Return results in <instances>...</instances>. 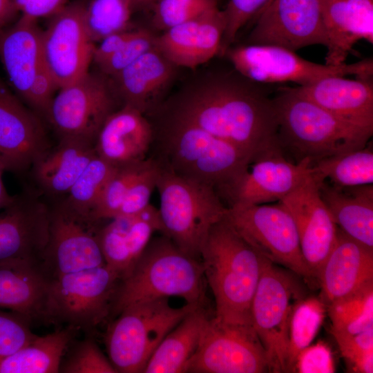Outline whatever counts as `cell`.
I'll list each match as a JSON object with an SVG mask.
<instances>
[{"instance_id": "obj_1", "label": "cell", "mask_w": 373, "mask_h": 373, "mask_svg": "<svg viewBox=\"0 0 373 373\" xmlns=\"http://www.w3.org/2000/svg\"><path fill=\"white\" fill-rule=\"evenodd\" d=\"M163 109L164 117L196 126L253 159L279 144L274 97L240 74L211 75L197 79L168 101Z\"/></svg>"}, {"instance_id": "obj_2", "label": "cell", "mask_w": 373, "mask_h": 373, "mask_svg": "<svg viewBox=\"0 0 373 373\" xmlns=\"http://www.w3.org/2000/svg\"><path fill=\"white\" fill-rule=\"evenodd\" d=\"M200 258L215 299L213 316L227 323L252 326L251 305L264 257L224 216L211 229Z\"/></svg>"}, {"instance_id": "obj_3", "label": "cell", "mask_w": 373, "mask_h": 373, "mask_svg": "<svg viewBox=\"0 0 373 373\" xmlns=\"http://www.w3.org/2000/svg\"><path fill=\"white\" fill-rule=\"evenodd\" d=\"M278 140L294 162L323 159L365 147L373 129L362 128L335 116L299 94L293 87L280 88L274 97Z\"/></svg>"}, {"instance_id": "obj_4", "label": "cell", "mask_w": 373, "mask_h": 373, "mask_svg": "<svg viewBox=\"0 0 373 373\" xmlns=\"http://www.w3.org/2000/svg\"><path fill=\"white\" fill-rule=\"evenodd\" d=\"M155 134L160 165L222 193L247 169L253 157L193 124L163 116Z\"/></svg>"}, {"instance_id": "obj_5", "label": "cell", "mask_w": 373, "mask_h": 373, "mask_svg": "<svg viewBox=\"0 0 373 373\" xmlns=\"http://www.w3.org/2000/svg\"><path fill=\"white\" fill-rule=\"evenodd\" d=\"M205 278L201 262L182 251L164 235L151 240L131 270L119 279L110 315L149 300L179 297L202 306Z\"/></svg>"}, {"instance_id": "obj_6", "label": "cell", "mask_w": 373, "mask_h": 373, "mask_svg": "<svg viewBox=\"0 0 373 373\" xmlns=\"http://www.w3.org/2000/svg\"><path fill=\"white\" fill-rule=\"evenodd\" d=\"M156 189L163 233L182 251L199 260L211 229L227 211L220 195L211 186L161 166Z\"/></svg>"}, {"instance_id": "obj_7", "label": "cell", "mask_w": 373, "mask_h": 373, "mask_svg": "<svg viewBox=\"0 0 373 373\" xmlns=\"http://www.w3.org/2000/svg\"><path fill=\"white\" fill-rule=\"evenodd\" d=\"M200 305L173 307L169 298L124 308L109 326L105 342L110 361L117 372H143L164 338L192 310Z\"/></svg>"}, {"instance_id": "obj_8", "label": "cell", "mask_w": 373, "mask_h": 373, "mask_svg": "<svg viewBox=\"0 0 373 373\" xmlns=\"http://www.w3.org/2000/svg\"><path fill=\"white\" fill-rule=\"evenodd\" d=\"M293 274L264 258L251 301V325L266 350L272 372H287L289 321L303 296Z\"/></svg>"}, {"instance_id": "obj_9", "label": "cell", "mask_w": 373, "mask_h": 373, "mask_svg": "<svg viewBox=\"0 0 373 373\" xmlns=\"http://www.w3.org/2000/svg\"><path fill=\"white\" fill-rule=\"evenodd\" d=\"M225 218L259 254L305 280L312 279L303 256L294 221L280 201L276 204H233Z\"/></svg>"}, {"instance_id": "obj_10", "label": "cell", "mask_w": 373, "mask_h": 373, "mask_svg": "<svg viewBox=\"0 0 373 373\" xmlns=\"http://www.w3.org/2000/svg\"><path fill=\"white\" fill-rule=\"evenodd\" d=\"M119 280L106 265L51 278L46 322L91 329L110 315Z\"/></svg>"}, {"instance_id": "obj_11", "label": "cell", "mask_w": 373, "mask_h": 373, "mask_svg": "<svg viewBox=\"0 0 373 373\" xmlns=\"http://www.w3.org/2000/svg\"><path fill=\"white\" fill-rule=\"evenodd\" d=\"M236 71L256 83L295 82L299 86L331 75L372 78L373 59L338 66L314 63L276 45L247 44L224 51Z\"/></svg>"}, {"instance_id": "obj_12", "label": "cell", "mask_w": 373, "mask_h": 373, "mask_svg": "<svg viewBox=\"0 0 373 373\" xmlns=\"http://www.w3.org/2000/svg\"><path fill=\"white\" fill-rule=\"evenodd\" d=\"M186 372H272L260 338L251 325L227 323L209 317Z\"/></svg>"}, {"instance_id": "obj_13", "label": "cell", "mask_w": 373, "mask_h": 373, "mask_svg": "<svg viewBox=\"0 0 373 373\" xmlns=\"http://www.w3.org/2000/svg\"><path fill=\"white\" fill-rule=\"evenodd\" d=\"M86 4L77 0L64 5L42 31L43 61L57 89L88 73L93 59L95 46L85 23Z\"/></svg>"}, {"instance_id": "obj_14", "label": "cell", "mask_w": 373, "mask_h": 373, "mask_svg": "<svg viewBox=\"0 0 373 373\" xmlns=\"http://www.w3.org/2000/svg\"><path fill=\"white\" fill-rule=\"evenodd\" d=\"M115 96L104 75L87 73L59 88L46 119L61 137L95 142L106 118L113 112Z\"/></svg>"}, {"instance_id": "obj_15", "label": "cell", "mask_w": 373, "mask_h": 373, "mask_svg": "<svg viewBox=\"0 0 373 373\" xmlns=\"http://www.w3.org/2000/svg\"><path fill=\"white\" fill-rule=\"evenodd\" d=\"M95 222L64 204L50 210L48 241L41 262L50 279L106 265Z\"/></svg>"}, {"instance_id": "obj_16", "label": "cell", "mask_w": 373, "mask_h": 373, "mask_svg": "<svg viewBox=\"0 0 373 373\" xmlns=\"http://www.w3.org/2000/svg\"><path fill=\"white\" fill-rule=\"evenodd\" d=\"M312 166L308 159H287L278 144L257 155L222 195L229 205L278 202L311 175Z\"/></svg>"}, {"instance_id": "obj_17", "label": "cell", "mask_w": 373, "mask_h": 373, "mask_svg": "<svg viewBox=\"0 0 373 373\" xmlns=\"http://www.w3.org/2000/svg\"><path fill=\"white\" fill-rule=\"evenodd\" d=\"M247 43L293 51L315 44L326 46L321 0H270L259 12Z\"/></svg>"}, {"instance_id": "obj_18", "label": "cell", "mask_w": 373, "mask_h": 373, "mask_svg": "<svg viewBox=\"0 0 373 373\" xmlns=\"http://www.w3.org/2000/svg\"><path fill=\"white\" fill-rule=\"evenodd\" d=\"M280 202L294 221L301 252L312 278L318 279L335 242L337 226L320 196L317 181L311 174Z\"/></svg>"}, {"instance_id": "obj_19", "label": "cell", "mask_w": 373, "mask_h": 373, "mask_svg": "<svg viewBox=\"0 0 373 373\" xmlns=\"http://www.w3.org/2000/svg\"><path fill=\"white\" fill-rule=\"evenodd\" d=\"M50 210L37 198L17 196L0 211V266L41 265L49 237Z\"/></svg>"}, {"instance_id": "obj_20", "label": "cell", "mask_w": 373, "mask_h": 373, "mask_svg": "<svg viewBox=\"0 0 373 373\" xmlns=\"http://www.w3.org/2000/svg\"><path fill=\"white\" fill-rule=\"evenodd\" d=\"M49 146L39 115L0 79V157L6 171L19 172L33 166Z\"/></svg>"}, {"instance_id": "obj_21", "label": "cell", "mask_w": 373, "mask_h": 373, "mask_svg": "<svg viewBox=\"0 0 373 373\" xmlns=\"http://www.w3.org/2000/svg\"><path fill=\"white\" fill-rule=\"evenodd\" d=\"M225 26L218 8L164 30L155 37V46L176 67L195 69L221 50Z\"/></svg>"}, {"instance_id": "obj_22", "label": "cell", "mask_w": 373, "mask_h": 373, "mask_svg": "<svg viewBox=\"0 0 373 373\" xmlns=\"http://www.w3.org/2000/svg\"><path fill=\"white\" fill-rule=\"evenodd\" d=\"M155 231L163 232V226L158 209L151 204L138 213L110 219L98 230L106 265L122 278L141 256Z\"/></svg>"}, {"instance_id": "obj_23", "label": "cell", "mask_w": 373, "mask_h": 373, "mask_svg": "<svg viewBox=\"0 0 373 373\" xmlns=\"http://www.w3.org/2000/svg\"><path fill=\"white\" fill-rule=\"evenodd\" d=\"M321 300L326 307L373 281V249L337 227L335 242L320 271Z\"/></svg>"}, {"instance_id": "obj_24", "label": "cell", "mask_w": 373, "mask_h": 373, "mask_svg": "<svg viewBox=\"0 0 373 373\" xmlns=\"http://www.w3.org/2000/svg\"><path fill=\"white\" fill-rule=\"evenodd\" d=\"M301 95L352 124L373 129L372 78L331 75L294 87Z\"/></svg>"}, {"instance_id": "obj_25", "label": "cell", "mask_w": 373, "mask_h": 373, "mask_svg": "<svg viewBox=\"0 0 373 373\" xmlns=\"http://www.w3.org/2000/svg\"><path fill=\"white\" fill-rule=\"evenodd\" d=\"M175 66L155 46L109 81L115 97L143 114L158 108L160 98L175 75Z\"/></svg>"}, {"instance_id": "obj_26", "label": "cell", "mask_w": 373, "mask_h": 373, "mask_svg": "<svg viewBox=\"0 0 373 373\" xmlns=\"http://www.w3.org/2000/svg\"><path fill=\"white\" fill-rule=\"evenodd\" d=\"M154 131L145 115L129 106L113 111L95 140L97 154L114 166L143 161L153 143Z\"/></svg>"}, {"instance_id": "obj_27", "label": "cell", "mask_w": 373, "mask_h": 373, "mask_svg": "<svg viewBox=\"0 0 373 373\" xmlns=\"http://www.w3.org/2000/svg\"><path fill=\"white\" fill-rule=\"evenodd\" d=\"M327 65L338 66L361 40L373 43V0H321Z\"/></svg>"}, {"instance_id": "obj_28", "label": "cell", "mask_w": 373, "mask_h": 373, "mask_svg": "<svg viewBox=\"0 0 373 373\" xmlns=\"http://www.w3.org/2000/svg\"><path fill=\"white\" fill-rule=\"evenodd\" d=\"M41 35L37 19L25 15L0 28V60L12 88L25 102L43 62Z\"/></svg>"}, {"instance_id": "obj_29", "label": "cell", "mask_w": 373, "mask_h": 373, "mask_svg": "<svg viewBox=\"0 0 373 373\" xmlns=\"http://www.w3.org/2000/svg\"><path fill=\"white\" fill-rule=\"evenodd\" d=\"M50 281L39 263L22 262L0 266V308L9 309L29 322H46Z\"/></svg>"}, {"instance_id": "obj_30", "label": "cell", "mask_w": 373, "mask_h": 373, "mask_svg": "<svg viewBox=\"0 0 373 373\" xmlns=\"http://www.w3.org/2000/svg\"><path fill=\"white\" fill-rule=\"evenodd\" d=\"M320 196L337 227L373 249V185L336 186L318 182Z\"/></svg>"}, {"instance_id": "obj_31", "label": "cell", "mask_w": 373, "mask_h": 373, "mask_svg": "<svg viewBox=\"0 0 373 373\" xmlns=\"http://www.w3.org/2000/svg\"><path fill=\"white\" fill-rule=\"evenodd\" d=\"M96 154L93 142L77 137H61L57 146L32 166L35 179L50 195L68 194Z\"/></svg>"}, {"instance_id": "obj_32", "label": "cell", "mask_w": 373, "mask_h": 373, "mask_svg": "<svg viewBox=\"0 0 373 373\" xmlns=\"http://www.w3.org/2000/svg\"><path fill=\"white\" fill-rule=\"evenodd\" d=\"M209 318L202 306L189 312L161 341L143 372H186Z\"/></svg>"}, {"instance_id": "obj_33", "label": "cell", "mask_w": 373, "mask_h": 373, "mask_svg": "<svg viewBox=\"0 0 373 373\" xmlns=\"http://www.w3.org/2000/svg\"><path fill=\"white\" fill-rule=\"evenodd\" d=\"M75 330L68 326L44 336H37L15 353L0 357V373L59 372Z\"/></svg>"}, {"instance_id": "obj_34", "label": "cell", "mask_w": 373, "mask_h": 373, "mask_svg": "<svg viewBox=\"0 0 373 373\" xmlns=\"http://www.w3.org/2000/svg\"><path fill=\"white\" fill-rule=\"evenodd\" d=\"M312 175L336 186L373 184L372 147L366 145L319 160L312 164Z\"/></svg>"}, {"instance_id": "obj_35", "label": "cell", "mask_w": 373, "mask_h": 373, "mask_svg": "<svg viewBox=\"0 0 373 373\" xmlns=\"http://www.w3.org/2000/svg\"><path fill=\"white\" fill-rule=\"evenodd\" d=\"M331 331L355 334L373 327V281L327 306Z\"/></svg>"}, {"instance_id": "obj_36", "label": "cell", "mask_w": 373, "mask_h": 373, "mask_svg": "<svg viewBox=\"0 0 373 373\" xmlns=\"http://www.w3.org/2000/svg\"><path fill=\"white\" fill-rule=\"evenodd\" d=\"M115 168L96 154L72 186L62 204L79 216L90 219Z\"/></svg>"}, {"instance_id": "obj_37", "label": "cell", "mask_w": 373, "mask_h": 373, "mask_svg": "<svg viewBox=\"0 0 373 373\" xmlns=\"http://www.w3.org/2000/svg\"><path fill=\"white\" fill-rule=\"evenodd\" d=\"M326 312V305L321 298H300L295 304L289 325L287 372H292L298 353L307 347L320 329Z\"/></svg>"}, {"instance_id": "obj_38", "label": "cell", "mask_w": 373, "mask_h": 373, "mask_svg": "<svg viewBox=\"0 0 373 373\" xmlns=\"http://www.w3.org/2000/svg\"><path fill=\"white\" fill-rule=\"evenodd\" d=\"M129 0H91L85 10V23L93 43L128 29L133 11Z\"/></svg>"}, {"instance_id": "obj_39", "label": "cell", "mask_w": 373, "mask_h": 373, "mask_svg": "<svg viewBox=\"0 0 373 373\" xmlns=\"http://www.w3.org/2000/svg\"><path fill=\"white\" fill-rule=\"evenodd\" d=\"M153 158L116 166L107 182L90 219L95 222L115 218L132 184L151 164Z\"/></svg>"}, {"instance_id": "obj_40", "label": "cell", "mask_w": 373, "mask_h": 373, "mask_svg": "<svg viewBox=\"0 0 373 373\" xmlns=\"http://www.w3.org/2000/svg\"><path fill=\"white\" fill-rule=\"evenodd\" d=\"M154 26L164 31L218 8L217 0H155L151 6Z\"/></svg>"}, {"instance_id": "obj_41", "label": "cell", "mask_w": 373, "mask_h": 373, "mask_svg": "<svg viewBox=\"0 0 373 373\" xmlns=\"http://www.w3.org/2000/svg\"><path fill=\"white\" fill-rule=\"evenodd\" d=\"M331 332L352 372H373V327L355 334Z\"/></svg>"}, {"instance_id": "obj_42", "label": "cell", "mask_w": 373, "mask_h": 373, "mask_svg": "<svg viewBox=\"0 0 373 373\" xmlns=\"http://www.w3.org/2000/svg\"><path fill=\"white\" fill-rule=\"evenodd\" d=\"M64 373H117L111 361L91 338L80 341L62 359L59 372Z\"/></svg>"}, {"instance_id": "obj_43", "label": "cell", "mask_w": 373, "mask_h": 373, "mask_svg": "<svg viewBox=\"0 0 373 373\" xmlns=\"http://www.w3.org/2000/svg\"><path fill=\"white\" fill-rule=\"evenodd\" d=\"M155 37L144 29L133 31L125 44L110 57L97 64L102 73L112 76L127 67L155 46Z\"/></svg>"}, {"instance_id": "obj_44", "label": "cell", "mask_w": 373, "mask_h": 373, "mask_svg": "<svg viewBox=\"0 0 373 373\" xmlns=\"http://www.w3.org/2000/svg\"><path fill=\"white\" fill-rule=\"evenodd\" d=\"M160 171L158 162L153 158L151 164L132 184L115 218L138 213L150 204Z\"/></svg>"}, {"instance_id": "obj_45", "label": "cell", "mask_w": 373, "mask_h": 373, "mask_svg": "<svg viewBox=\"0 0 373 373\" xmlns=\"http://www.w3.org/2000/svg\"><path fill=\"white\" fill-rule=\"evenodd\" d=\"M29 324L21 316L0 309V357L15 353L37 336L30 331Z\"/></svg>"}, {"instance_id": "obj_46", "label": "cell", "mask_w": 373, "mask_h": 373, "mask_svg": "<svg viewBox=\"0 0 373 373\" xmlns=\"http://www.w3.org/2000/svg\"><path fill=\"white\" fill-rule=\"evenodd\" d=\"M270 0H229L222 10L225 17V30L222 43L224 52L234 41L240 30L265 7Z\"/></svg>"}, {"instance_id": "obj_47", "label": "cell", "mask_w": 373, "mask_h": 373, "mask_svg": "<svg viewBox=\"0 0 373 373\" xmlns=\"http://www.w3.org/2000/svg\"><path fill=\"white\" fill-rule=\"evenodd\" d=\"M334 364L330 348L323 342L309 345L297 355L292 372L300 373H331Z\"/></svg>"}, {"instance_id": "obj_48", "label": "cell", "mask_w": 373, "mask_h": 373, "mask_svg": "<svg viewBox=\"0 0 373 373\" xmlns=\"http://www.w3.org/2000/svg\"><path fill=\"white\" fill-rule=\"evenodd\" d=\"M56 89L54 80L43 61L31 85L26 103L36 114L46 118Z\"/></svg>"}, {"instance_id": "obj_49", "label": "cell", "mask_w": 373, "mask_h": 373, "mask_svg": "<svg viewBox=\"0 0 373 373\" xmlns=\"http://www.w3.org/2000/svg\"><path fill=\"white\" fill-rule=\"evenodd\" d=\"M66 0H14L15 8L21 15L37 19L53 15L64 5Z\"/></svg>"}, {"instance_id": "obj_50", "label": "cell", "mask_w": 373, "mask_h": 373, "mask_svg": "<svg viewBox=\"0 0 373 373\" xmlns=\"http://www.w3.org/2000/svg\"><path fill=\"white\" fill-rule=\"evenodd\" d=\"M134 30L128 29L111 34L95 46L93 60L97 65L117 52L128 40Z\"/></svg>"}, {"instance_id": "obj_51", "label": "cell", "mask_w": 373, "mask_h": 373, "mask_svg": "<svg viewBox=\"0 0 373 373\" xmlns=\"http://www.w3.org/2000/svg\"><path fill=\"white\" fill-rule=\"evenodd\" d=\"M17 12L14 0H0V28L8 26Z\"/></svg>"}, {"instance_id": "obj_52", "label": "cell", "mask_w": 373, "mask_h": 373, "mask_svg": "<svg viewBox=\"0 0 373 373\" xmlns=\"http://www.w3.org/2000/svg\"><path fill=\"white\" fill-rule=\"evenodd\" d=\"M5 171H6V166L0 160V211L10 205L17 197L10 195L4 186L2 175Z\"/></svg>"}, {"instance_id": "obj_53", "label": "cell", "mask_w": 373, "mask_h": 373, "mask_svg": "<svg viewBox=\"0 0 373 373\" xmlns=\"http://www.w3.org/2000/svg\"><path fill=\"white\" fill-rule=\"evenodd\" d=\"M134 10L149 8L155 0H129Z\"/></svg>"}, {"instance_id": "obj_54", "label": "cell", "mask_w": 373, "mask_h": 373, "mask_svg": "<svg viewBox=\"0 0 373 373\" xmlns=\"http://www.w3.org/2000/svg\"><path fill=\"white\" fill-rule=\"evenodd\" d=\"M0 160L3 162V160H1V157H0Z\"/></svg>"}]
</instances>
